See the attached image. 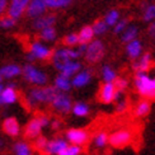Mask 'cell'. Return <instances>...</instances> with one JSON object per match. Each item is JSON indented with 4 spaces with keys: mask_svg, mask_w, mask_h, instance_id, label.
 <instances>
[{
    "mask_svg": "<svg viewBox=\"0 0 155 155\" xmlns=\"http://www.w3.org/2000/svg\"><path fill=\"white\" fill-rule=\"evenodd\" d=\"M56 93H57V89L54 85L35 87L28 92L27 104L29 107H35L37 104H51Z\"/></svg>",
    "mask_w": 155,
    "mask_h": 155,
    "instance_id": "1",
    "label": "cell"
},
{
    "mask_svg": "<svg viewBox=\"0 0 155 155\" xmlns=\"http://www.w3.org/2000/svg\"><path fill=\"white\" fill-rule=\"evenodd\" d=\"M54 50L51 48L46 42L41 40L32 41L28 46L27 51V60L28 62H35V61H48L52 57Z\"/></svg>",
    "mask_w": 155,
    "mask_h": 155,
    "instance_id": "2",
    "label": "cell"
},
{
    "mask_svg": "<svg viewBox=\"0 0 155 155\" xmlns=\"http://www.w3.org/2000/svg\"><path fill=\"white\" fill-rule=\"evenodd\" d=\"M134 84L139 94L144 98H155V78H151L147 73H136L134 78Z\"/></svg>",
    "mask_w": 155,
    "mask_h": 155,
    "instance_id": "3",
    "label": "cell"
},
{
    "mask_svg": "<svg viewBox=\"0 0 155 155\" xmlns=\"http://www.w3.org/2000/svg\"><path fill=\"white\" fill-rule=\"evenodd\" d=\"M22 75H23L25 81L32 84V85H35V87L47 85V81H48L47 74L45 73L42 69L33 65V62L25 64V65L22 68Z\"/></svg>",
    "mask_w": 155,
    "mask_h": 155,
    "instance_id": "4",
    "label": "cell"
},
{
    "mask_svg": "<svg viewBox=\"0 0 155 155\" xmlns=\"http://www.w3.org/2000/svg\"><path fill=\"white\" fill-rule=\"evenodd\" d=\"M106 55V46L101 40H93L87 43V48L83 57L89 64H98Z\"/></svg>",
    "mask_w": 155,
    "mask_h": 155,
    "instance_id": "5",
    "label": "cell"
},
{
    "mask_svg": "<svg viewBox=\"0 0 155 155\" xmlns=\"http://www.w3.org/2000/svg\"><path fill=\"white\" fill-rule=\"evenodd\" d=\"M73 104L74 103H73V99L70 98V95L64 92H57L56 95L54 97L52 102H51V107L54 108V111L61 114H66L69 112H71Z\"/></svg>",
    "mask_w": 155,
    "mask_h": 155,
    "instance_id": "6",
    "label": "cell"
},
{
    "mask_svg": "<svg viewBox=\"0 0 155 155\" xmlns=\"http://www.w3.org/2000/svg\"><path fill=\"white\" fill-rule=\"evenodd\" d=\"M56 22H57V15L55 14L54 12L48 10L47 13H45V14L37 17L35 19H32V21H31V27H32V29H33V31L40 32L43 28L55 25Z\"/></svg>",
    "mask_w": 155,
    "mask_h": 155,
    "instance_id": "7",
    "label": "cell"
},
{
    "mask_svg": "<svg viewBox=\"0 0 155 155\" xmlns=\"http://www.w3.org/2000/svg\"><path fill=\"white\" fill-rule=\"evenodd\" d=\"M48 12V6L46 0H31L28 6H27V10H25V15L28 19H35L37 17H40L45 13Z\"/></svg>",
    "mask_w": 155,
    "mask_h": 155,
    "instance_id": "8",
    "label": "cell"
},
{
    "mask_svg": "<svg viewBox=\"0 0 155 155\" xmlns=\"http://www.w3.org/2000/svg\"><path fill=\"white\" fill-rule=\"evenodd\" d=\"M65 139L68 140L69 144L81 146L88 143L89 134L85 130H81V128H70L65 134Z\"/></svg>",
    "mask_w": 155,
    "mask_h": 155,
    "instance_id": "9",
    "label": "cell"
},
{
    "mask_svg": "<svg viewBox=\"0 0 155 155\" xmlns=\"http://www.w3.org/2000/svg\"><path fill=\"white\" fill-rule=\"evenodd\" d=\"M31 0H9L8 14L15 18L17 21L22 19L25 15V10Z\"/></svg>",
    "mask_w": 155,
    "mask_h": 155,
    "instance_id": "10",
    "label": "cell"
},
{
    "mask_svg": "<svg viewBox=\"0 0 155 155\" xmlns=\"http://www.w3.org/2000/svg\"><path fill=\"white\" fill-rule=\"evenodd\" d=\"M43 128L45 127L42 125L40 117L36 116V117L29 120L28 124L25 125V127H24V136L27 139H29V140H35V139H37L41 135Z\"/></svg>",
    "mask_w": 155,
    "mask_h": 155,
    "instance_id": "11",
    "label": "cell"
},
{
    "mask_svg": "<svg viewBox=\"0 0 155 155\" xmlns=\"http://www.w3.org/2000/svg\"><path fill=\"white\" fill-rule=\"evenodd\" d=\"M132 135L128 130H118L109 136V144L113 147H125L131 143Z\"/></svg>",
    "mask_w": 155,
    "mask_h": 155,
    "instance_id": "12",
    "label": "cell"
},
{
    "mask_svg": "<svg viewBox=\"0 0 155 155\" xmlns=\"http://www.w3.org/2000/svg\"><path fill=\"white\" fill-rule=\"evenodd\" d=\"M153 65V57L149 52H143V55L139 56L136 60L132 62V69L135 73H147Z\"/></svg>",
    "mask_w": 155,
    "mask_h": 155,
    "instance_id": "13",
    "label": "cell"
},
{
    "mask_svg": "<svg viewBox=\"0 0 155 155\" xmlns=\"http://www.w3.org/2000/svg\"><path fill=\"white\" fill-rule=\"evenodd\" d=\"M18 101V92L15 89V85L13 83H9L6 87H4L2 94H0V104H14Z\"/></svg>",
    "mask_w": 155,
    "mask_h": 155,
    "instance_id": "14",
    "label": "cell"
},
{
    "mask_svg": "<svg viewBox=\"0 0 155 155\" xmlns=\"http://www.w3.org/2000/svg\"><path fill=\"white\" fill-rule=\"evenodd\" d=\"M92 71L89 69H81L79 70L73 78H71V83H73V88H84L92 81Z\"/></svg>",
    "mask_w": 155,
    "mask_h": 155,
    "instance_id": "15",
    "label": "cell"
},
{
    "mask_svg": "<svg viewBox=\"0 0 155 155\" xmlns=\"http://www.w3.org/2000/svg\"><path fill=\"white\" fill-rule=\"evenodd\" d=\"M56 70L62 75L73 78L79 70H81V64L79 60H70V61H66L61 64V65H59L56 68Z\"/></svg>",
    "mask_w": 155,
    "mask_h": 155,
    "instance_id": "16",
    "label": "cell"
},
{
    "mask_svg": "<svg viewBox=\"0 0 155 155\" xmlns=\"http://www.w3.org/2000/svg\"><path fill=\"white\" fill-rule=\"evenodd\" d=\"M2 128L5 135H8L10 137H17L21 134V125L17 118L14 117H8L3 121L2 124Z\"/></svg>",
    "mask_w": 155,
    "mask_h": 155,
    "instance_id": "17",
    "label": "cell"
},
{
    "mask_svg": "<svg viewBox=\"0 0 155 155\" xmlns=\"http://www.w3.org/2000/svg\"><path fill=\"white\" fill-rule=\"evenodd\" d=\"M68 145H69L68 140L62 139V137H56V139H52V140H48V144H47L45 155H59Z\"/></svg>",
    "mask_w": 155,
    "mask_h": 155,
    "instance_id": "18",
    "label": "cell"
},
{
    "mask_svg": "<svg viewBox=\"0 0 155 155\" xmlns=\"http://www.w3.org/2000/svg\"><path fill=\"white\" fill-rule=\"evenodd\" d=\"M114 94H116L114 83H104L99 90V99L104 104H109V103L114 101Z\"/></svg>",
    "mask_w": 155,
    "mask_h": 155,
    "instance_id": "19",
    "label": "cell"
},
{
    "mask_svg": "<svg viewBox=\"0 0 155 155\" xmlns=\"http://www.w3.org/2000/svg\"><path fill=\"white\" fill-rule=\"evenodd\" d=\"M143 50H144L143 48V43H141V41L139 40V38L126 43V54L132 61L136 60L139 56L143 55Z\"/></svg>",
    "mask_w": 155,
    "mask_h": 155,
    "instance_id": "20",
    "label": "cell"
},
{
    "mask_svg": "<svg viewBox=\"0 0 155 155\" xmlns=\"http://www.w3.org/2000/svg\"><path fill=\"white\" fill-rule=\"evenodd\" d=\"M0 74L3 75L4 80H10L14 78L22 75V68L18 64H6V65L0 68Z\"/></svg>",
    "mask_w": 155,
    "mask_h": 155,
    "instance_id": "21",
    "label": "cell"
},
{
    "mask_svg": "<svg viewBox=\"0 0 155 155\" xmlns=\"http://www.w3.org/2000/svg\"><path fill=\"white\" fill-rule=\"evenodd\" d=\"M54 87L57 89V92H64V93H69L73 88V83H71V78L65 76L59 73L54 80Z\"/></svg>",
    "mask_w": 155,
    "mask_h": 155,
    "instance_id": "22",
    "label": "cell"
},
{
    "mask_svg": "<svg viewBox=\"0 0 155 155\" xmlns=\"http://www.w3.org/2000/svg\"><path fill=\"white\" fill-rule=\"evenodd\" d=\"M141 19L145 23H151L155 21V3L147 2L141 6Z\"/></svg>",
    "mask_w": 155,
    "mask_h": 155,
    "instance_id": "23",
    "label": "cell"
},
{
    "mask_svg": "<svg viewBox=\"0 0 155 155\" xmlns=\"http://www.w3.org/2000/svg\"><path fill=\"white\" fill-rule=\"evenodd\" d=\"M38 38L46 43H52L57 40V29L55 28V25L43 28L38 32Z\"/></svg>",
    "mask_w": 155,
    "mask_h": 155,
    "instance_id": "24",
    "label": "cell"
},
{
    "mask_svg": "<svg viewBox=\"0 0 155 155\" xmlns=\"http://www.w3.org/2000/svg\"><path fill=\"white\" fill-rule=\"evenodd\" d=\"M120 36H121V41L124 43L134 41V40H136V38L139 37V28L136 27V25H134V24H128L127 28L122 32Z\"/></svg>",
    "mask_w": 155,
    "mask_h": 155,
    "instance_id": "25",
    "label": "cell"
},
{
    "mask_svg": "<svg viewBox=\"0 0 155 155\" xmlns=\"http://www.w3.org/2000/svg\"><path fill=\"white\" fill-rule=\"evenodd\" d=\"M101 75H102V79L104 83H114L116 79L118 78L117 71H116L111 65H103L102 70H101Z\"/></svg>",
    "mask_w": 155,
    "mask_h": 155,
    "instance_id": "26",
    "label": "cell"
},
{
    "mask_svg": "<svg viewBox=\"0 0 155 155\" xmlns=\"http://www.w3.org/2000/svg\"><path fill=\"white\" fill-rule=\"evenodd\" d=\"M78 36H79L80 43H85V45L89 43L90 41H93L95 37L92 25H84V27L78 32Z\"/></svg>",
    "mask_w": 155,
    "mask_h": 155,
    "instance_id": "27",
    "label": "cell"
},
{
    "mask_svg": "<svg viewBox=\"0 0 155 155\" xmlns=\"http://www.w3.org/2000/svg\"><path fill=\"white\" fill-rule=\"evenodd\" d=\"M14 155H33V149L27 141H18L13 146Z\"/></svg>",
    "mask_w": 155,
    "mask_h": 155,
    "instance_id": "28",
    "label": "cell"
},
{
    "mask_svg": "<svg viewBox=\"0 0 155 155\" xmlns=\"http://www.w3.org/2000/svg\"><path fill=\"white\" fill-rule=\"evenodd\" d=\"M71 112L74 116H76V117H87L90 112V107L85 102H76L73 104Z\"/></svg>",
    "mask_w": 155,
    "mask_h": 155,
    "instance_id": "29",
    "label": "cell"
},
{
    "mask_svg": "<svg viewBox=\"0 0 155 155\" xmlns=\"http://www.w3.org/2000/svg\"><path fill=\"white\" fill-rule=\"evenodd\" d=\"M46 3L48 6V10L57 12V10L66 9L73 3V0H46Z\"/></svg>",
    "mask_w": 155,
    "mask_h": 155,
    "instance_id": "30",
    "label": "cell"
},
{
    "mask_svg": "<svg viewBox=\"0 0 155 155\" xmlns=\"http://www.w3.org/2000/svg\"><path fill=\"white\" fill-rule=\"evenodd\" d=\"M17 23H18L17 19L13 18L12 15H9L8 13L0 17V29H3V31L13 29L17 25Z\"/></svg>",
    "mask_w": 155,
    "mask_h": 155,
    "instance_id": "31",
    "label": "cell"
},
{
    "mask_svg": "<svg viewBox=\"0 0 155 155\" xmlns=\"http://www.w3.org/2000/svg\"><path fill=\"white\" fill-rule=\"evenodd\" d=\"M121 19V13L118 9H111V10H108L106 13V15L104 18H103V21H104L107 24H108V27L109 28H112L113 25L117 23L118 21Z\"/></svg>",
    "mask_w": 155,
    "mask_h": 155,
    "instance_id": "32",
    "label": "cell"
},
{
    "mask_svg": "<svg viewBox=\"0 0 155 155\" xmlns=\"http://www.w3.org/2000/svg\"><path fill=\"white\" fill-rule=\"evenodd\" d=\"M150 109H151L150 102L145 98L144 101L139 102V104L135 108V116H136V117H145V116L149 114Z\"/></svg>",
    "mask_w": 155,
    "mask_h": 155,
    "instance_id": "33",
    "label": "cell"
},
{
    "mask_svg": "<svg viewBox=\"0 0 155 155\" xmlns=\"http://www.w3.org/2000/svg\"><path fill=\"white\" fill-rule=\"evenodd\" d=\"M92 27H93V31H94V35L95 37H101L103 35H106L109 27H108V24L103 21V19H99V21H95L93 24H92Z\"/></svg>",
    "mask_w": 155,
    "mask_h": 155,
    "instance_id": "34",
    "label": "cell"
},
{
    "mask_svg": "<svg viewBox=\"0 0 155 155\" xmlns=\"http://www.w3.org/2000/svg\"><path fill=\"white\" fill-rule=\"evenodd\" d=\"M93 143H94L95 147H98V149H103V147H106L109 144V135L107 132H103V131L98 132L95 135Z\"/></svg>",
    "mask_w": 155,
    "mask_h": 155,
    "instance_id": "35",
    "label": "cell"
},
{
    "mask_svg": "<svg viewBox=\"0 0 155 155\" xmlns=\"http://www.w3.org/2000/svg\"><path fill=\"white\" fill-rule=\"evenodd\" d=\"M62 45H64V46H66V47H76L78 45H80L78 33H75V32L68 33L65 37L62 38Z\"/></svg>",
    "mask_w": 155,
    "mask_h": 155,
    "instance_id": "36",
    "label": "cell"
},
{
    "mask_svg": "<svg viewBox=\"0 0 155 155\" xmlns=\"http://www.w3.org/2000/svg\"><path fill=\"white\" fill-rule=\"evenodd\" d=\"M47 144H48V140L45 136H41V135L37 139H35V149L37 151H40L41 154H43V155H45V153H46Z\"/></svg>",
    "mask_w": 155,
    "mask_h": 155,
    "instance_id": "37",
    "label": "cell"
},
{
    "mask_svg": "<svg viewBox=\"0 0 155 155\" xmlns=\"http://www.w3.org/2000/svg\"><path fill=\"white\" fill-rule=\"evenodd\" d=\"M81 153H83L81 146L74 145V144H69L59 155H81Z\"/></svg>",
    "mask_w": 155,
    "mask_h": 155,
    "instance_id": "38",
    "label": "cell"
},
{
    "mask_svg": "<svg viewBox=\"0 0 155 155\" xmlns=\"http://www.w3.org/2000/svg\"><path fill=\"white\" fill-rule=\"evenodd\" d=\"M128 24H130V23H128V19H126V18H121L120 21L112 27L113 33H114V35H121L122 32H124V31L127 28V25H128Z\"/></svg>",
    "mask_w": 155,
    "mask_h": 155,
    "instance_id": "39",
    "label": "cell"
},
{
    "mask_svg": "<svg viewBox=\"0 0 155 155\" xmlns=\"http://www.w3.org/2000/svg\"><path fill=\"white\" fill-rule=\"evenodd\" d=\"M126 108H127V99H126V97H124V98H121L118 101H116V111H117L118 113L125 112Z\"/></svg>",
    "mask_w": 155,
    "mask_h": 155,
    "instance_id": "40",
    "label": "cell"
},
{
    "mask_svg": "<svg viewBox=\"0 0 155 155\" xmlns=\"http://www.w3.org/2000/svg\"><path fill=\"white\" fill-rule=\"evenodd\" d=\"M127 80L124 79V78H117L114 81V85H116V90H121V92H125L127 89Z\"/></svg>",
    "mask_w": 155,
    "mask_h": 155,
    "instance_id": "41",
    "label": "cell"
},
{
    "mask_svg": "<svg viewBox=\"0 0 155 155\" xmlns=\"http://www.w3.org/2000/svg\"><path fill=\"white\" fill-rule=\"evenodd\" d=\"M8 6H9V0H0V17L8 13Z\"/></svg>",
    "mask_w": 155,
    "mask_h": 155,
    "instance_id": "42",
    "label": "cell"
},
{
    "mask_svg": "<svg viewBox=\"0 0 155 155\" xmlns=\"http://www.w3.org/2000/svg\"><path fill=\"white\" fill-rule=\"evenodd\" d=\"M147 35H149L150 38L155 40V21L149 23V28H147Z\"/></svg>",
    "mask_w": 155,
    "mask_h": 155,
    "instance_id": "43",
    "label": "cell"
},
{
    "mask_svg": "<svg viewBox=\"0 0 155 155\" xmlns=\"http://www.w3.org/2000/svg\"><path fill=\"white\" fill-rule=\"evenodd\" d=\"M61 125H62V122L60 120H57V118L51 120V124H50L52 130H59V128H61Z\"/></svg>",
    "mask_w": 155,
    "mask_h": 155,
    "instance_id": "44",
    "label": "cell"
},
{
    "mask_svg": "<svg viewBox=\"0 0 155 155\" xmlns=\"http://www.w3.org/2000/svg\"><path fill=\"white\" fill-rule=\"evenodd\" d=\"M3 146H4V140L2 139V136H0V149H2Z\"/></svg>",
    "mask_w": 155,
    "mask_h": 155,
    "instance_id": "45",
    "label": "cell"
},
{
    "mask_svg": "<svg viewBox=\"0 0 155 155\" xmlns=\"http://www.w3.org/2000/svg\"><path fill=\"white\" fill-rule=\"evenodd\" d=\"M3 89H4V85H3V83L0 84V94H2V92H3Z\"/></svg>",
    "mask_w": 155,
    "mask_h": 155,
    "instance_id": "46",
    "label": "cell"
},
{
    "mask_svg": "<svg viewBox=\"0 0 155 155\" xmlns=\"http://www.w3.org/2000/svg\"><path fill=\"white\" fill-rule=\"evenodd\" d=\"M3 80H4V78H3V75H2V74H0V84L3 83Z\"/></svg>",
    "mask_w": 155,
    "mask_h": 155,
    "instance_id": "47",
    "label": "cell"
}]
</instances>
